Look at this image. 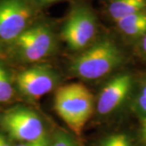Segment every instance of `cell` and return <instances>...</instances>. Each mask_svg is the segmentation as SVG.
Instances as JSON below:
<instances>
[{
  "mask_svg": "<svg viewBox=\"0 0 146 146\" xmlns=\"http://www.w3.org/2000/svg\"><path fill=\"white\" fill-rule=\"evenodd\" d=\"M54 109L68 127L80 136L94 111V96L82 84H68L56 91Z\"/></svg>",
  "mask_w": 146,
  "mask_h": 146,
  "instance_id": "6da1fadb",
  "label": "cell"
},
{
  "mask_svg": "<svg viewBox=\"0 0 146 146\" xmlns=\"http://www.w3.org/2000/svg\"><path fill=\"white\" fill-rule=\"evenodd\" d=\"M121 60L118 47L110 41L98 42L76 57L71 71L80 78L94 80L102 78L115 69Z\"/></svg>",
  "mask_w": 146,
  "mask_h": 146,
  "instance_id": "7a4b0ae2",
  "label": "cell"
},
{
  "mask_svg": "<svg viewBox=\"0 0 146 146\" xmlns=\"http://www.w3.org/2000/svg\"><path fill=\"white\" fill-rule=\"evenodd\" d=\"M0 126L12 139L21 142L46 138L41 118L24 106H16L3 113L0 115Z\"/></svg>",
  "mask_w": 146,
  "mask_h": 146,
  "instance_id": "3957f363",
  "label": "cell"
},
{
  "mask_svg": "<svg viewBox=\"0 0 146 146\" xmlns=\"http://www.w3.org/2000/svg\"><path fill=\"white\" fill-rule=\"evenodd\" d=\"M96 19L88 7L76 6L70 13L62 29V36L72 50L85 47L96 33Z\"/></svg>",
  "mask_w": 146,
  "mask_h": 146,
  "instance_id": "277c9868",
  "label": "cell"
},
{
  "mask_svg": "<svg viewBox=\"0 0 146 146\" xmlns=\"http://www.w3.org/2000/svg\"><path fill=\"white\" fill-rule=\"evenodd\" d=\"M17 53L27 62H36L49 55L54 46L50 29L44 25L27 29L15 40Z\"/></svg>",
  "mask_w": 146,
  "mask_h": 146,
  "instance_id": "5b68a950",
  "label": "cell"
},
{
  "mask_svg": "<svg viewBox=\"0 0 146 146\" xmlns=\"http://www.w3.org/2000/svg\"><path fill=\"white\" fill-rule=\"evenodd\" d=\"M31 15L25 0H1L0 37L6 42L15 41L26 29Z\"/></svg>",
  "mask_w": 146,
  "mask_h": 146,
  "instance_id": "8992f818",
  "label": "cell"
},
{
  "mask_svg": "<svg viewBox=\"0 0 146 146\" xmlns=\"http://www.w3.org/2000/svg\"><path fill=\"white\" fill-rule=\"evenodd\" d=\"M56 80V76L50 68L36 66L21 72L16 81L23 95L31 99H39L54 89Z\"/></svg>",
  "mask_w": 146,
  "mask_h": 146,
  "instance_id": "52a82bcc",
  "label": "cell"
},
{
  "mask_svg": "<svg viewBox=\"0 0 146 146\" xmlns=\"http://www.w3.org/2000/svg\"><path fill=\"white\" fill-rule=\"evenodd\" d=\"M131 87L129 75L117 76L106 84L98 100V112L100 115H109L117 109L125 100Z\"/></svg>",
  "mask_w": 146,
  "mask_h": 146,
  "instance_id": "ba28073f",
  "label": "cell"
},
{
  "mask_svg": "<svg viewBox=\"0 0 146 146\" xmlns=\"http://www.w3.org/2000/svg\"><path fill=\"white\" fill-rule=\"evenodd\" d=\"M146 8V0H110L108 11L116 22Z\"/></svg>",
  "mask_w": 146,
  "mask_h": 146,
  "instance_id": "9c48e42d",
  "label": "cell"
},
{
  "mask_svg": "<svg viewBox=\"0 0 146 146\" xmlns=\"http://www.w3.org/2000/svg\"><path fill=\"white\" fill-rule=\"evenodd\" d=\"M117 23L120 30L128 36H141L146 33V12L145 11L126 16Z\"/></svg>",
  "mask_w": 146,
  "mask_h": 146,
  "instance_id": "30bf717a",
  "label": "cell"
},
{
  "mask_svg": "<svg viewBox=\"0 0 146 146\" xmlns=\"http://www.w3.org/2000/svg\"><path fill=\"white\" fill-rule=\"evenodd\" d=\"M14 94L9 76L4 68L0 65V102H7Z\"/></svg>",
  "mask_w": 146,
  "mask_h": 146,
  "instance_id": "8fae6325",
  "label": "cell"
},
{
  "mask_svg": "<svg viewBox=\"0 0 146 146\" xmlns=\"http://www.w3.org/2000/svg\"><path fill=\"white\" fill-rule=\"evenodd\" d=\"M100 146H132L127 136L123 134H114L107 136Z\"/></svg>",
  "mask_w": 146,
  "mask_h": 146,
  "instance_id": "7c38bea8",
  "label": "cell"
},
{
  "mask_svg": "<svg viewBox=\"0 0 146 146\" xmlns=\"http://www.w3.org/2000/svg\"><path fill=\"white\" fill-rule=\"evenodd\" d=\"M52 146H76V145L66 134L58 133L54 137Z\"/></svg>",
  "mask_w": 146,
  "mask_h": 146,
  "instance_id": "4fadbf2b",
  "label": "cell"
},
{
  "mask_svg": "<svg viewBox=\"0 0 146 146\" xmlns=\"http://www.w3.org/2000/svg\"><path fill=\"white\" fill-rule=\"evenodd\" d=\"M138 106L140 109L146 114V85L141 89L140 95L138 97Z\"/></svg>",
  "mask_w": 146,
  "mask_h": 146,
  "instance_id": "5bb4252c",
  "label": "cell"
},
{
  "mask_svg": "<svg viewBox=\"0 0 146 146\" xmlns=\"http://www.w3.org/2000/svg\"><path fill=\"white\" fill-rule=\"evenodd\" d=\"M16 146H49V143L47 141V138H44L42 140L30 142H21V144Z\"/></svg>",
  "mask_w": 146,
  "mask_h": 146,
  "instance_id": "9a60e30c",
  "label": "cell"
},
{
  "mask_svg": "<svg viewBox=\"0 0 146 146\" xmlns=\"http://www.w3.org/2000/svg\"><path fill=\"white\" fill-rule=\"evenodd\" d=\"M0 146H11L8 141L2 134H0Z\"/></svg>",
  "mask_w": 146,
  "mask_h": 146,
  "instance_id": "2e32d148",
  "label": "cell"
},
{
  "mask_svg": "<svg viewBox=\"0 0 146 146\" xmlns=\"http://www.w3.org/2000/svg\"><path fill=\"white\" fill-rule=\"evenodd\" d=\"M35 1L41 4H49V3H52L57 2L59 0H35Z\"/></svg>",
  "mask_w": 146,
  "mask_h": 146,
  "instance_id": "e0dca14e",
  "label": "cell"
},
{
  "mask_svg": "<svg viewBox=\"0 0 146 146\" xmlns=\"http://www.w3.org/2000/svg\"><path fill=\"white\" fill-rule=\"evenodd\" d=\"M142 131H143V136L146 141V118L143 119L142 122Z\"/></svg>",
  "mask_w": 146,
  "mask_h": 146,
  "instance_id": "ac0fdd59",
  "label": "cell"
},
{
  "mask_svg": "<svg viewBox=\"0 0 146 146\" xmlns=\"http://www.w3.org/2000/svg\"><path fill=\"white\" fill-rule=\"evenodd\" d=\"M142 47H143L145 52L146 53V34L145 37H144V39H143V42H142Z\"/></svg>",
  "mask_w": 146,
  "mask_h": 146,
  "instance_id": "d6986e66",
  "label": "cell"
}]
</instances>
